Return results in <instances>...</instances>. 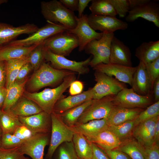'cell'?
<instances>
[{"label":"cell","mask_w":159,"mask_h":159,"mask_svg":"<svg viewBox=\"0 0 159 159\" xmlns=\"http://www.w3.org/2000/svg\"><path fill=\"white\" fill-rule=\"evenodd\" d=\"M1 111V110L0 109V114Z\"/></svg>","instance_id":"obj_61"},{"label":"cell","mask_w":159,"mask_h":159,"mask_svg":"<svg viewBox=\"0 0 159 159\" xmlns=\"http://www.w3.org/2000/svg\"><path fill=\"white\" fill-rule=\"evenodd\" d=\"M128 13L125 18L127 22H132L141 18L153 22L159 27V4L156 1L150 0L133 8Z\"/></svg>","instance_id":"obj_15"},{"label":"cell","mask_w":159,"mask_h":159,"mask_svg":"<svg viewBox=\"0 0 159 159\" xmlns=\"http://www.w3.org/2000/svg\"><path fill=\"white\" fill-rule=\"evenodd\" d=\"M159 115L144 122L136 126L132 134L136 141L143 147L154 144V133L156 122Z\"/></svg>","instance_id":"obj_18"},{"label":"cell","mask_w":159,"mask_h":159,"mask_svg":"<svg viewBox=\"0 0 159 159\" xmlns=\"http://www.w3.org/2000/svg\"><path fill=\"white\" fill-rule=\"evenodd\" d=\"M72 142L77 157L80 159H92V143L83 135L74 132Z\"/></svg>","instance_id":"obj_30"},{"label":"cell","mask_w":159,"mask_h":159,"mask_svg":"<svg viewBox=\"0 0 159 159\" xmlns=\"http://www.w3.org/2000/svg\"><path fill=\"white\" fill-rule=\"evenodd\" d=\"M74 74L76 73L70 70L57 69L44 62L28 81V92H33L46 87L59 85L65 77Z\"/></svg>","instance_id":"obj_2"},{"label":"cell","mask_w":159,"mask_h":159,"mask_svg":"<svg viewBox=\"0 0 159 159\" xmlns=\"http://www.w3.org/2000/svg\"><path fill=\"white\" fill-rule=\"evenodd\" d=\"M88 23L95 31L101 32L114 33L117 30H125L128 26L125 21L117 19L116 16H100L91 14L87 16Z\"/></svg>","instance_id":"obj_13"},{"label":"cell","mask_w":159,"mask_h":159,"mask_svg":"<svg viewBox=\"0 0 159 159\" xmlns=\"http://www.w3.org/2000/svg\"><path fill=\"white\" fill-rule=\"evenodd\" d=\"M84 87L83 83L79 80H75L69 87V92L70 95H78L82 92Z\"/></svg>","instance_id":"obj_46"},{"label":"cell","mask_w":159,"mask_h":159,"mask_svg":"<svg viewBox=\"0 0 159 159\" xmlns=\"http://www.w3.org/2000/svg\"><path fill=\"white\" fill-rule=\"evenodd\" d=\"M94 74L96 83L93 87L94 92L93 99H100L108 95H115L126 88L125 83L104 73L95 71Z\"/></svg>","instance_id":"obj_10"},{"label":"cell","mask_w":159,"mask_h":159,"mask_svg":"<svg viewBox=\"0 0 159 159\" xmlns=\"http://www.w3.org/2000/svg\"><path fill=\"white\" fill-rule=\"evenodd\" d=\"M131 58V53L129 47L114 36L111 43L110 63L132 67Z\"/></svg>","instance_id":"obj_21"},{"label":"cell","mask_w":159,"mask_h":159,"mask_svg":"<svg viewBox=\"0 0 159 159\" xmlns=\"http://www.w3.org/2000/svg\"><path fill=\"white\" fill-rule=\"evenodd\" d=\"M94 95L93 89L91 87L80 94L61 98L56 103L52 112L60 114L86 101L93 99Z\"/></svg>","instance_id":"obj_19"},{"label":"cell","mask_w":159,"mask_h":159,"mask_svg":"<svg viewBox=\"0 0 159 159\" xmlns=\"http://www.w3.org/2000/svg\"><path fill=\"white\" fill-rule=\"evenodd\" d=\"M145 109L127 108L115 105L106 118L108 126L118 125L135 119Z\"/></svg>","instance_id":"obj_23"},{"label":"cell","mask_w":159,"mask_h":159,"mask_svg":"<svg viewBox=\"0 0 159 159\" xmlns=\"http://www.w3.org/2000/svg\"><path fill=\"white\" fill-rule=\"evenodd\" d=\"M106 118L93 120L83 124H76L71 127L74 132L81 134L86 138L93 136L108 129Z\"/></svg>","instance_id":"obj_26"},{"label":"cell","mask_w":159,"mask_h":159,"mask_svg":"<svg viewBox=\"0 0 159 159\" xmlns=\"http://www.w3.org/2000/svg\"><path fill=\"white\" fill-rule=\"evenodd\" d=\"M145 65L153 87L154 81L159 77V58Z\"/></svg>","instance_id":"obj_43"},{"label":"cell","mask_w":159,"mask_h":159,"mask_svg":"<svg viewBox=\"0 0 159 159\" xmlns=\"http://www.w3.org/2000/svg\"><path fill=\"white\" fill-rule=\"evenodd\" d=\"M22 124L19 117L14 115L10 110H1L0 114V127L2 134H13L15 130Z\"/></svg>","instance_id":"obj_33"},{"label":"cell","mask_w":159,"mask_h":159,"mask_svg":"<svg viewBox=\"0 0 159 159\" xmlns=\"http://www.w3.org/2000/svg\"><path fill=\"white\" fill-rule=\"evenodd\" d=\"M86 138L91 143L95 144L104 150L115 149L122 143L115 135L108 129Z\"/></svg>","instance_id":"obj_24"},{"label":"cell","mask_w":159,"mask_h":159,"mask_svg":"<svg viewBox=\"0 0 159 159\" xmlns=\"http://www.w3.org/2000/svg\"><path fill=\"white\" fill-rule=\"evenodd\" d=\"M87 14H82L80 18L77 16V25L74 28L67 30L69 32L75 35L79 41V52L84 50L86 46L94 39H99L102 37L103 32H98L93 30L89 25Z\"/></svg>","instance_id":"obj_12"},{"label":"cell","mask_w":159,"mask_h":159,"mask_svg":"<svg viewBox=\"0 0 159 159\" xmlns=\"http://www.w3.org/2000/svg\"><path fill=\"white\" fill-rule=\"evenodd\" d=\"M115 96L108 95L100 99H93L92 102L85 109L79 117L75 124L106 118L115 106L113 102Z\"/></svg>","instance_id":"obj_7"},{"label":"cell","mask_w":159,"mask_h":159,"mask_svg":"<svg viewBox=\"0 0 159 159\" xmlns=\"http://www.w3.org/2000/svg\"><path fill=\"white\" fill-rule=\"evenodd\" d=\"M137 93L146 95L152 92L151 83L145 65L140 62L132 79L131 86Z\"/></svg>","instance_id":"obj_22"},{"label":"cell","mask_w":159,"mask_h":159,"mask_svg":"<svg viewBox=\"0 0 159 159\" xmlns=\"http://www.w3.org/2000/svg\"><path fill=\"white\" fill-rule=\"evenodd\" d=\"M10 110L18 117L29 116L43 111L36 103L24 97L21 98Z\"/></svg>","instance_id":"obj_29"},{"label":"cell","mask_w":159,"mask_h":159,"mask_svg":"<svg viewBox=\"0 0 159 159\" xmlns=\"http://www.w3.org/2000/svg\"><path fill=\"white\" fill-rule=\"evenodd\" d=\"M93 100V99L88 100L61 114L57 115L65 125L69 127H72L75 125L85 110Z\"/></svg>","instance_id":"obj_32"},{"label":"cell","mask_w":159,"mask_h":159,"mask_svg":"<svg viewBox=\"0 0 159 159\" xmlns=\"http://www.w3.org/2000/svg\"><path fill=\"white\" fill-rule=\"evenodd\" d=\"M135 126L134 119L118 125L108 126L107 129L121 140L129 135Z\"/></svg>","instance_id":"obj_36"},{"label":"cell","mask_w":159,"mask_h":159,"mask_svg":"<svg viewBox=\"0 0 159 159\" xmlns=\"http://www.w3.org/2000/svg\"><path fill=\"white\" fill-rule=\"evenodd\" d=\"M120 17L126 16L130 10L129 0H109Z\"/></svg>","instance_id":"obj_42"},{"label":"cell","mask_w":159,"mask_h":159,"mask_svg":"<svg viewBox=\"0 0 159 159\" xmlns=\"http://www.w3.org/2000/svg\"><path fill=\"white\" fill-rule=\"evenodd\" d=\"M49 133L35 134L19 147L20 151L32 159H44V150L49 141Z\"/></svg>","instance_id":"obj_14"},{"label":"cell","mask_w":159,"mask_h":159,"mask_svg":"<svg viewBox=\"0 0 159 159\" xmlns=\"http://www.w3.org/2000/svg\"><path fill=\"white\" fill-rule=\"evenodd\" d=\"M135 55L145 65L159 58V41L143 42L136 48Z\"/></svg>","instance_id":"obj_25"},{"label":"cell","mask_w":159,"mask_h":159,"mask_svg":"<svg viewBox=\"0 0 159 159\" xmlns=\"http://www.w3.org/2000/svg\"><path fill=\"white\" fill-rule=\"evenodd\" d=\"M104 151L110 159H131L125 153L116 149Z\"/></svg>","instance_id":"obj_49"},{"label":"cell","mask_w":159,"mask_h":159,"mask_svg":"<svg viewBox=\"0 0 159 159\" xmlns=\"http://www.w3.org/2000/svg\"><path fill=\"white\" fill-rule=\"evenodd\" d=\"M0 159H30L20 150L19 147L6 149L0 147Z\"/></svg>","instance_id":"obj_41"},{"label":"cell","mask_w":159,"mask_h":159,"mask_svg":"<svg viewBox=\"0 0 159 159\" xmlns=\"http://www.w3.org/2000/svg\"><path fill=\"white\" fill-rule=\"evenodd\" d=\"M28 78L20 82L15 81L7 90L6 94L1 110H10L21 98L24 91Z\"/></svg>","instance_id":"obj_28"},{"label":"cell","mask_w":159,"mask_h":159,"mask_svg":"<svg viewBox=\"0 0 159 159\" xmlns=\"http://www.w3.org/2000/svg\"><path fill=\"white\" fill-rule=\"evenodd\" d=\"M64 143L59 148V159H77L72 141Z\"/></svg>","instance_id":"obj_40"},{"label":"cell","mask_w":159,"mask_h":159,"mask_svg":"<svg viewBox=\"0 0 159 159\" xmlns=\"http://www.w3.org/2000/svg\"><path fill=\"white\" fill-rule=\"evenodd\" d=\"M89 6L92 14L116 16V12L109 0H92Z\"/></svg>","instance_id":"obj_35"},{"label":"cell","mask_w":159,"mask_h":159,"mask_svg":"<svg viewBox=\"0 0 159 159\" xmlns=\"http://www.w3.org/2000/svg\"><path fill=\"white\" fill-rule=\"evenodd\" d=\"M7 90L5 87H0V109L1 110L5 101Z\"/></svg>","instance_id":"obj_56"},{"label":"cell","mask_w":159,"mask_h":159,"mask_svg":"<svg viewBox=\"0 0 159 159\" xmlns=\"http://www.w3.org/2000/svg\"><path fill=\"white\" fill-rule=\"evenodd\" d=\"M79 44L77 37L67 30L50 37L44 42L45 48L64 57L69 56L74 49L79 47Z\"/></svg>","instance_id":"obj_6"},{"label":"cell","mask_w":159,"mask_h":159,"mask_svg":"<svg viewBox=\"0 0 159 159\" xmlns=\"http://www.w3.org/2000/svg\"><path fill=\"white\" fill-rule=\"evenodd\" d=\"M91 0H78V18H80L83 14V12L86 7L87 6Z\"/></svg>","instance_id":"obj_53"},{"label":"cell","mask_w":159,"mask_h":159,"mask_svg":"<svg viewBox=\"0 0 159 159\" xmlns=\"http://www.w3.org/2000/svg\"><path fill=\"white\" fill-rule=\"evenodd\" d=\"M152 92L154 102L159 101V77L155 80L153 83Z\"/></svg>","instance_id":"obj_52"},{"label":"cell","mask_w":159,"mask_h":159,"mask_svg":"<svg viewBox=\"0 0 159 159\" xmlns=\"http://www.w3.org/2000/svg\"><path fill=\"white\" fill-rule=\"evenodd\" d=\"M48 23L39 28L33 33L24 39L12 41L9 42V45H20L29 46L39 44L50 37L67 29L63 26L58 23L48 22Z\"/></svg>","instance_id":"obj_11"},{"label":"cell","mask_w":159,"mask_h":159,"mask_svg":"<svg viewBox=\"0 0 159 159\" xmlns=\"http://www.w3.org/2000/svg\"><path fill=\"white\" fill-rule=\"evenodd\" d=\"M2 134V130L0 127V147H1V140Z\"/></svg>","instance_id":"obj_57"},{"label":"cell","mask_w":159,"mask_h":159,"mask_svg":"<svg viewBox=\"0 0 159 159\" xmlns=\"http://www.w3.org/2000/svg\"><path fill=\"white\" fill-rule=\"evenodd\" d=\"M159 115V101L154 102L142 111L135 119V125Z\"/></svg>","instance_id":"obj_38"},{"label":"cell","mask_w":159,"mask_h":159,"mask_svg":"<svg viewBox=\"0 0 159 159\" xmlns=\"http://www.w3.org/2000/svg\"><path fill=\"white\" fill-rule=\"evenodd\" d=\"M115 149L125 153L131 159H145L144 147L136 140H130L122 142Z\"/></svg>","instance_id":"obj_34"},{"label":"cell","mask_w":159,"mask_h":159,"mask_svg":"<svg viewBox=\"0 0 159 159\" xmlns=\"http://www.w3.org/2000/svg\"><path fill=\"white\" fill-rule=\"evenodd\" d=\"M153 92L143 96L136 93L132 88H125L114 97L115 105L127 108L146 109L154 102Z\"/></svg>","instance_id":"obj_8"},{"label":"cell","mask_w":159,"mask_h":159,"mask_svg":"<svg viewBox=\"0 0 159 159\" xmlns=\"http://www.w3.org/2000/svg\"><path fill=\"white\" fill-rule=\"evenodd\" d=\"M154 144L159 146V119L157 121L154 133Z\"/></svg>","instance_id":"obj_55"},{"label":"cell","mask_w":159,"mask_h":159,"mask_svg":"<svg viewBox=\"0 0 159 159\" xmlns=\"http://www.w3.org/2000/svg\"><path fill=\"white\" fill-rule=\"evenodd\" d=\"M22 124L34 133H49L51 129V115L43 111L29 116L19 117Z\"/></svg>","instance_id":"obj_17"},{"label":"cell","mask_w":159,"mask_h":159,"mask_svg":"<svg viewBox=\"0 0 159 159\" xmlns=\"http://www.w3.org/2000/svg\"><path fill=\"white\" fill-rule=\"evenodd\" d=\"M5 62L6 69L5 87L7 89L14 82L21 67L29 62V56L21 59L9 60Z\"/></svg>","instance_id":"obj_31"},{"label":"cell","mask_w":159,"mask_h":159,"mask_svg":"<svg viewBox=\"0 0 159 159\" xmlns=\"http://www.w3.org/2000/svg\"><path fill=\"white\" fill-rule=\"evenodd\" d=\"M91 143L92 153V159H110L104 150L95 144Z\"/></svg>","instance_id":"obj_47"},{"label":"cell","mask_w":159,"mask_h":159,"mask_svg":"<svg viewBox=\"0 0 159 159\" xmlns=\"http://www.w3.org/2000/svg\"><path fill=\"white\" fill-rule=\"evenodd\" d=\"M92 68L95 71L101 72L110 77H114L119 81L131 86L133 76L137 66L129 67L111 63H101Z\"/></svg>","instance_id":"obj_16"},{"label":"cell","mask_w":159,"mask_h":159,"mask_svg":"<svg viewBox=\"0 0 159 159\" xmlns=\"http://www.w3.org/2000/svg\"><path fill=\"white\" fill-rule=\"evenodd\" d=\"M103 33L100 39L92 41L86 46L84 49L86 53L91 54L93 56L89 64L92 68L101 63H110L111 43L114 34Z\"/></svg>","instance_id":"obj_5"},{"label":"cell","mask_w":159,"mask_h":159,"mask_svg":"<svg viewBox=\"0 0 159 159\" xmlns=\"http://www.w3.org/2000/svg\"><path fill=\"white\" fill-rule=\"evenodd\" d=\"M2 47V46L0 45V49Z\"/></svg>","instance_id":"obj_59"},{"label":"cell","mask_w":159,"mask_h":159,"mask_svg":"<svg viewBox=\"0 0 159 159\" xmlns=\"http://www.w3.org/2000/svg\"><path fill=\"white\" fill-rule=\"evenodd\" d=\"M51 119V135L49 146L45 159H51L57 147L65 142L72 141L74 132L67 125L59 116L52 112Z\"/></svg>","instance_id":"obj_4"},{"label":"cell","mask_w":159,"mask_h":159,"mask_svg":"<svg viewBox=\"0 0 159 159\" xmlns=\"http://www.w3.org/2000/svg\"><path fill=\"white\" fill-rule=\"evenodd\" d=\"M44 54V59L57 69L70 70L80 74H85L90 71L88 66L92 58L91 56L84 61L77 62L55 54L45 48Z\"/></svg>","instance_id":"obj_9"},{"label":"cell","mask_w":159,"mask_h":159,"mask_svg":"<svg viewBox=\"0 0 159 159\" xmlns=\"http://www.w3.org/2000/svg\"><path fill=\"white\" fill-rule=\"evenodd\" d=\"M38 45L29 46L8 45L5 47H2L0 49V61H5L28 57Z\"/></svg>","instance_id":"obj_27"},{"label":"cell","mask_w":159,"mask_h":159,"mask_svg":"<svg viewBox=\"0 0 159 159\" xmlns=\"http://www.w3.org/2000/svg\"><path fill=\"white\" fill-rule=\"evenodd\" d=\"M150 0H129L130 10L137 6L144 4Z\"/></svg>","instance_id":"obj_54"},{"label":"cell","mask_w":159,"mask_h":159,"mask_svg":"<svg viewBox=\"0 0 159 159\" xmlns=\"http://www.w3.org/2000/svg\"><path fill=\"white\" fill-rule=\"evenodd\" d=\"M12 134L24 141L29 139L35 134L28 128L22 124L18 127L15 130Z\"/></svg>","instance_id":"obj_44"},{"label":"cell","mask_w":159,"mask_h":159,"mask_svg":"<svg viewBox=\"0 0 159 159\" xmlns=\"http://www.w3.org/2000/svg\"><path fill=\"white\" fill-rule=\"evenodd\" d=\"M145 159H159V146L155 144L143 147Z\"/></svg>","instance_id":"obj_45"},{"label":"cell","mask_w":159,"mask_h":159,"mask_svg":"<svg viewBox=\"0 0 159 159\" xmlns=\"http://www.w3.org/2000/svg\"><path fill=\"white\" fill-rule=\"evenodd\" d=\"M75 74L67 76L61 84L54 88H46L38 92L24 91L22 95L36 103L43 111L50 114L56 103L60 99L65 97L63 93L76 80Z\"/></svg>","instance_id":"obj_1"},{"label":"cell","mask_w":159,"mask_h":159,"mask_svg":"<svg viewBox=\"0 0 159 159\" xmlns=\"http://www.w3.org/2000/svg\"><path fill=\"white\" fill-rule=\"evenodd\" d=\"M44 42L38 45L29 55V63L36 71L44 62Z\"/></svg>","instance_id":"obj_37"},{"label":"cell","mask_w":159,"mask_h":159,"mask_svg":"<svg viewBox=\"0 0 159 159\" xmlns=\"http://www.w3.org/2000/svg\"><path fill=\"white\" fill-rule=\"evenodd\" d=\"M39 29L34 24L27 23L17 27L0 22V45L12 41L19 36L26 34L30 35Z\"/></svg>","instance_id":"obj_20"},{"label":"cell","mask_w":159,"mask_h":159,"mask_svg":"<svg viewBox=\"0 0 159 159\" xmlns=\"http://www.w3.org/2000/svg\"><path fill=\"white\" fill-rule=\"evenodd\" d=\"M64 6L71 11H77L78 0H60Z\"/></svg>","instance_id":"obj_51"},{"label":"cell","mask_w":159,"mask_h":159,"mask_svg":"<svg viewBox=\"0 0 159 159\" xmlns=\"http://www.w3.org/2000/svg\"><path fill=\"white\" fill-rule=\"evenodd\" d=\"M24 141L10 133L2 134L1 140V148L9 149L19 147Z\"/></svg>","instance_id":"obj_39"},{"label":"cell","mask_w":159,"mask_h":159,"mask_svg":"<svg viewBox=\"0 0 159 159\" xmlns=\"http://www.w3.org/2000/svg\"><path fill=\"white\" fill-rule=\"evenodd\" d=\"M77 159H80V158H79L78 157L77 158Z\"/></svg>","instance_id":"obj_60"},{"label":"cell","mask_w":159,"mask_h":159,"mask_svg":"<svg viewBox=\"0 0 159 159\" xmlns=\"http://www.w3.org/2000/svg\"><path fill=\"white\" fill-rule=\"evenodd\" d=\"M8 1L7 0H0V5L4 3H6Z\"/></svg>","instance_id":"obj_58"},{"label":"cell","mask_w":159,"mask_h":159,"mask_svg":"<svg viewBox=\"0 0 159 159\" xmlns=\"http://www.w3.org/2000/svg\"><path fill=\"white\" fill-rule=\"evenodd\" d=\"M32 69V67L29 62L24 65L21 68L15 81L20 82L25 80Z\"/></svg>","instance_id":"obj_48"},{"label":"cell","mask_w":159,"mask_h":159,"mask_svg":"<svg viewBox=\"0 0 159 159\" xmlns=\"http://www.w3.org/2000/svg\"><path fill=\"white\" fill-rule=\"evenodd\" d=\"M41 12L47 22L59 24L67 30L72 29L77 25L74 12L64 6L59 1L52 0L41 2Z\"/></svg>","instance_id":"obj_3"},{"label":"cell","mask_w":159,"mask_h":159,"mask_svg":"<svg viewBox=\"0 0 159 159\" xmlns=\"http://www.w3.org/2000/svg\"><path fill=\"white\" fill-rule=\"evenodd\" d=\"M6 80V69L5 61H0V87H5Z\"/></svg>","instance_id":"obj_50"}]
</instances>
